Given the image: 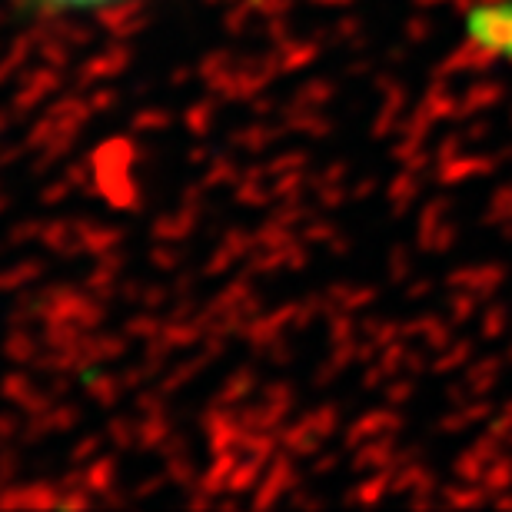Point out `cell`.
<instances>
[{
  "instance_id": "cell-2",
  "label": "cell",
  "mask_w": 512,
  "mask_h": 512,
  "mask_svg": "<svg viewBox=\"0 0 512 512\" xmlns=\"http://www.w3.org/2000/svg\"><path fill=\"white\" fill-rule=\"evenodd\" d=\"M27 4L57 10V14H90V10H107V7L127 4V0H27Z\"/></svg>"
},
{
  "instance_id": "cell-1",
  "label": "cell",
  "mask_w": 512,
  "mask_h": 512,
  "mask_svg": "<svg viewBox=\"0 0 512 512\" xmlns=\"http://www.w3.org/2000/svg\"><path fill=\"white\" fill-rule=\"evenodd\" d=\"M459 34L473 54L512 67V0H473L459 17Z\"/></svg>"
}]
</instances>
